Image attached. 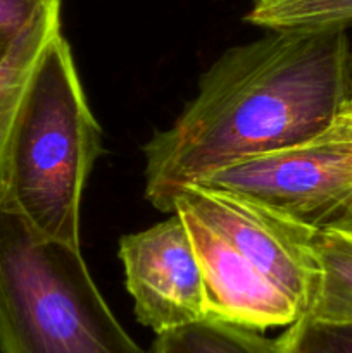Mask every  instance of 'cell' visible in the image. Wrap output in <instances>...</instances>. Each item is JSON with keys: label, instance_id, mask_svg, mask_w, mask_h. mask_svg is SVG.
Masks as SVG:
<instances>
[{"label": "cell", "instance_id": "obj_8", "mask_svg": "<svg viewBox=\"0 0 352 353\" xmlns=\"http://www.w3.org/2000/svg\"><path fill=\"white\" fill-rule=\"evenodd\" d=\"M150 353H280V348L261 331L206 317L159 333Z\"/></svg>", "mask_w": 352, "mask_h": 353}, {"label": "cell", "instance_id": "obj_1", "mask_svg": "<svg viewBox=\"0 0 352 353\" xmlns=\"http://www.w3.org/2000/svg\"><path fill=\"white\" fill-rule=\"evenodd\" d=\"M347 30L271 31L224 52L171 128L145 145V196L171 212L185 186L326 131L347 100Z\"/></svg>", "mask_w": 352, "mask_h": 353}, {"label": "cell", "instance_id": "obj_3", "mask_svg": "<svg viewBox=\"0 0 352 353\" xmlns=\"http://www.w3.org/2000/svg\"><path fill=\"white\" fill-rule=\"evenodd\" d=\"M0 353H150L124 331L81 248L0 202Z\"/></svg>", "mask_w": 352, "mask_h": 353}, {"label": "cell", "instance_id": "obj_15", "mask_svg": "<svg viewBox=\"0 0 352 353\" xmlns=\"http://www.w3.org/2000/svg\"><path fill=\"white\" fill-rule=\"evenodd\" d=\"M347 103H349V105H352V100H349V102H345L344 105H347Z\"/></svg>", "mask_w": 352, "mask_h": 353}, {"label": "cell", "instance_id": "obj_12", "mask_svg": "<svg viewBox=\"0 0 352 353\" xmlns=\"http://www.w3.org/2000/svg\"><path fill=\"white\" fill-rule=\"evenodd\" d=\"M326 131L331 137L338 138V140H344L352 145V105L347 103V105L342 107L338 116L335 117V121L331 123V126L328 128Z\"/></svg>", "mask_w": 352, "mask_h": 353}, {"label": "cell", "instance_id": "obj_6", "mask_svg": "<svg viewBox=\"0 0 352 353\" xmlns=\"http://www.w3.org/2000/svg\"><path fill=\"white\" fill-rule=\"evenodd\" d=\"M320 281L307 314L333 324H352V223L314 230Z\"/></svg>", "mask_w": 352, "mask_h": 353}, {"label": "cell", "instance_id": "obj_10", "mask_svg": "<svg viewBox=\"0 0 352 353\" xmlns=\"http://www.w3.org/2000/svg\"><path fill=\"white\" fill-rule=\"evenodd\" d=\"M280 353H352V324L302 316L276 338Z\"/></svg>", "mask_w": 352, "mask_h": 353}, {"label": "cell", "instance_id": "obj_2", "mask_svg": "<svg viewBox=\"0 0 352 353\" xmlns=\"http://www.w3.org/2000/svg\"><path fill=\"white\" fill-rule=\"evenodd\" d=\"M100 141L71 48L57 31L35 64L14 121L2 203L43 236L79 248V203Z\"/></svg>", "mask_w": 352, "mask_h": 353}, {"label": "cell", "instance_id": "obj_14", "mask_svg": "<svg viewBox=\"0 0 352 353\" xmlns=\"http://www.w3.org/2000/svg\"><path fill=\"white\" fill-rule=\"evenodd\" d=\"M347 72H349V78H347V100H352V45L349 48V61H347Z\"/></svg>", "mask_w": 352, "mask_h": 353}, {"label": "cell", "instance_id": "obj_7", "mask_svg": "<svg viewBox=\"0 0 352 353\" xmlns=\"http://www.w3.org/2000/svg\"><path fill=\"white\" fill-rule=\"evenodd\" d=\"M57 31H61V7L31 24L0 62V202L3 200L7 147L24 90L41 50Z\"/></svg>", "mask_w": 352, "mask_h": 353}, {"label": "cell", "instance_id": "obj_5", "mask_svg": "<svg viewBox=\"0 0 352 353\" xmlns=\"http://www.w3.org/2000/svg\"><path fill=\"white\" fill-rule=\"evenodd\" d=\"M119 257L138 323L159 334L206 319L200 265L178 214L121 238Z\"/></svg>", "mask_w": 352, "mask_h": 353}, {"label": "cell", "instance_id": "obj_9", "mask_svg": "<svg viewBox=\"0 0 352 353\" xmlns=\"http://www.w3.org/2000/svg\"><path fill=\"white\" fill-rule=\"evenodd\" d=\"M245 21L271 31L347 30L352 0H254Z\"/></svg>", "mask_w": 352, "mask_h": 353}, {"label": "cell", "instance_id": "obj_11", "mask_svg": "<svg viewBox=\"0 0 352 353\" xmlns=\"http://www.w3.org/2000/svg\"><path fill=\"white\" fill-rule=\"evenodd\" d=\"M59 7V0H0V34L17 37Z\"/></svg>", "mask_w": 352, "mask_h": 353}, {"label": "cell", "instance_id": "obj_4", "mask_svg": "<svg viewBox=\"0 0 352 353\" xmlns=\"http://www.w3.org/2000/svg\"><path fill=\"white\" fill-rule=\"evenodd\" d=\"M195 185L247 196L313 230L351 224L352 145L323 131L226 165Z\"/></svg>", "mask_w": 352, "mask_h": 353}, {"label": "cell", "instance_id": "obj_13", "mask_svg": "<svg viewBox=\"0 0 352 353\" xmlns=\"http://www.w3.org/2000/svg\"><path fill=\"white\" fill-rule=\"evenodd\" d=\"M21 34H17V37H2V34H0V62H2L7 55H9L10 48L14 47V43H16V40L21 37Z\"/></svg>", "mask_w": 352, "mask_h": 353}]
</instances>
